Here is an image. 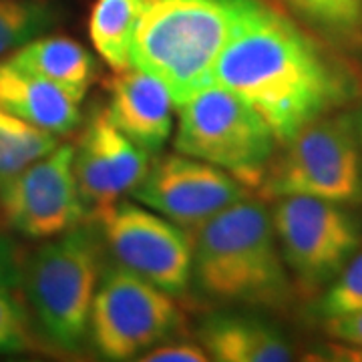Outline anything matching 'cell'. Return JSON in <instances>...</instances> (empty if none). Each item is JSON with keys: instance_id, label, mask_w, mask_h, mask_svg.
I'll return each instance as SVG.
<instances>
[{"instance_id": "3957f363", "label": "cell", "mask_w": 362, "mask_h": 362, "mask_svg": "<svg viewBox=\"0 0 362 362\" xmlns=\"http://www.w3.org/2000/svg\"><path fill=\"white\" fill-rule=\"evenodd\" d=\"M244 0H153L137 26L131 66L157 77L175 107L214 83Z\"/></svg>"}, {"instance_id": "cb8c5ba5", "label": "cell", "mask_w": 362, "mask_h": 362, "mask_svg": "<svg viewBox=\"0 0 362 362\" xmlns=\"http://www.w3.org/2000/svg\"><path fill=\"white\" fill-rule=\"evenodd\" d=\"M324 326H326V332L337 342L362 352V310L337 318V320H328L324 322Z\"/></svg>"}, {"instance_id": "ac0fdd59", "label": "cell", "mask_w": 362, "mask_h": 362, "mask_svg": "<svg viewBox=\"0 0 362 362\" xmlns=\"http://www.w3.org/2000/svg\"><path fill=\"white\" fill-rule=\"evenodd\" d=\"M153 0H97L89 18L93 49L117 73L131 66V47Z\"/></svg>"}, {"instance_id": "5bb4252c", "label": "cell", "mask_w": 362, "mask_h": 362, "mask_svg": "<svg viewBox=\"0 0 362 362\" xmlns=\"http://www.w3.org/2000/svg\"><path fill=\"white\" fill-rule=\"evenodd\" d=\"M197 342L216 362L294 361L292 342L259 312L226 308L209 314L197 328Z\"/></svg>"}, {"instance_id": "e0dca14e", "label": "cell", "mask_w": 362, "mask_h": 362, "mask_svg": "<svg viewBox=\"0 0 362 362\" xmlns=\"http://www.w3.org/2000/svg\"><path fill=\"white\" fill-rule=\"evenodd\" d=\"M362 69V0H268Z\"/></svg>"}, {"instance_id": "4fadbf2b", "label": "cell", "mask_w": 362, "mask_h": 362, "mask_svg": "<svg viewBox=\"0 0 362 362\" xmlns=\"http://www.w3.org/2000/svg\"><path fill=\"white\" fill-rule=\"evenodd\" d=\"M109 119L131 141L157 156L173 133V99L168 87L141 69L127 66L107 78Z\"/></svg>"}, {"instance_id": "44dd1931", "label": "cell", "mask_w": 362, "mask_h": 362, "mask_svg": "<svg viewBox=\"0 0 362 362\" xmlns=\"http://www.w3.org/2000/svg\"><path fill=\"white\" fill-rule=\"evenodd\" d=\"M316 316L328 322L362 310V246L316 300Z\"/></svg>"}, {"instance_id": "603a6c76", "label": "cell", "mask_w": 362, "mask_h": 362, "mask_svg": "<svg viewBox=\"0 0 362 362\" xmlns=\"http://www.w3.org/2000/svg\"><path fill=\"white\" fill-rule=\"evenodd\" d=\"M139 362H207L206 349L194 340H175V337L145 350Z\"/></svg>"}, {"instance_id": "7402d4cb", "label": "cell", "mask_w": 362, "mask_h": 362, "mask_svg": "<svg viewBox=\"0 0 362 362\" xmlns=\"http://www.w3.org/2000/svg\"><path fill=\"white\" fill-rule=\"evenodd\" d=\"M35 326L26 304L11 286H0V354L26 352L35 346Z\"/></svg>"}, {"instance_id": "d4e9b609", "label": "cell", "mask_w": 362, "mask_h": 362, "mask_svg": "<svg viewBox=\"0 0 362 362\" xmlns=\"http://www.w3.org/2000/svg\"><path fill=\"white\" fill-rule=\"evenodd\" d=\"M21 270L13 246L0 238V286H16L21 282Z\"/></svg>"}, {"instance_id": "7c38bea8", "label": "cell", "mask_w": 362, "mask_h": 362, "mask_svg": "<svg viewBox=\"0 0 362 362\" xmlns=\"http://www.w3.org/2000/svg\"><path fill=\"white\" fill-rule=\"evenodd\" d=\"M73 147L75 177L90 218L133 194L151 168V153L117 129L105 109L90 117Z\"/></svg>"}, {"instance_id": "6da1fadb", "label": "cell", "mask_w": 362, "mask_h": 362, "mask_svg": "<svg viewBox=\"0 0 362 362\" xmlns=\"http://www.w3.org/2000/svg\"><path fill=\"white\" fill-rule=\"evenodd\" d=\"M214 83L242 97L284 145L362 95V69L268 0H244Z\"/></svg>"}, {"instance_id": "ffe728a7", "label": "cell", "mask_w": 362, "mask_h": 362, "mask_svg": "<svg viewBox=\"0 0 362 362\" xmlns=\"http://www.w3.org/2000/svg\"><path fill=\"white\" fill-rule=\"evenodd\" d=\"M61 21L51 0H0V59L47 35Z\"/></svg>"}, {"instance_id": "9c48e42d", "label": "cell", "mask_w": 362, "mask_h": 362, "mask_svg": "<svg viewBox=\"0 0 362 362\" xmlns=\"http://www.w3.org/2000/svg\"><path fill=\"white\" fill-rule=\"evenodd\" d=\"M103 247L121 268L173 298L192 288L194 235L153 209L117 202L93 216Z\"/></svg>"}, {"instance_id": "484cf974", "label": "cell", "mask_w": 362, "mask_h": 362, "mask_svg": "<svg viewBox=\"0 0 362 362\" xmlns=\"http://www.w3.org/2000/svg\"><path fill=\"white\" fill-rule=\"evenodd\" d=\"M352 117H354V129H356V139H358V145H361L362 151V101L361 105L352 111Z\"/></svg>"}, {"instance_id": "8992f818", "label": "cell", "mask_w": 362, "mask_h": 362, "mask_svg": "<svg viewBox=\"0 0 362 362\" xmlns=\"http://www.w3.org/2000/svg\"><path fill=\"white\" fill-rule=\"evenodd\" d=\"M270 199L310 195L342 206L362 202V151L352 111L322 117L278 147L258 189Z\"/></svg>"}, {"instance_id": "277c9868", "label": "cell", "mask_w": 362, "mask_h": 362, "mask_svg": "<svg viewBox=\"0 0 362 362\" xmlns=\"http://www.w3.org/2000/svg\"><path fill=\"white\" fill-rule=\"evenodd\" d=\"M97 226L85 221L51 238L21 270L26 310L52 349L78 352L89 340L93 300L105 268Z\"/></svg>"}, {"instance_id": "30bf717a", "label": "cell", "mask_w": 362, "mask_h": 362, "mask_svg": "<svg viewBox=\"0 0 362 362\" xmlns=\"http://www.w3.org/2000/svg\"><path fill=\"white\" fill-rule=\"evenodd\" d=\"M73 157V145H57L0 185V218L8 230L30 240H51L87 220Z\"/></svg>"}, {"instance_id": "d6986e66", "label": "cell", "mask_w": 362, "mask_h": 362, "mask_svg": "<svg viewBox=\"0 0 362 362\" xmlns=\"http://www.w3.org/2000/svg\"><path fill=\"white\" fill-rule=\"evenodd\" d=\"M59 137L0 109V185L51 153Z\"/></svg>"}, {"instance_id": "52a82bcc", "label": "cell", "mask_w": 362, "mask_h": 362, "mask_svg": "<svg viewBox=\"0 0 362 362\" xmlns=\"http://www.w3.org/2000/svg\"><path fill=\"white\" fill-rule=\"evenodd\" d=\"M349 207L310 195L274 199V232L300 296H320L362 246V221Z\"/></svg>"}, {"instance_id": "5b68a950", "label": "cell", "mask_w": 362, "mask_h": 362, "mask_svg": "<svg viewBox=\"0 0 362 362\" xmlns=\"http://www.w3.org/2000/svg\"><path fill=\"white\" fill-rule=\"evenodd\" d=\"M177 109L173 147L259 189L280 143L268 123L232 90L211 83Z\"/></svg>"}, {"instance_id": "ba28073f", "label": "cell", "mask_w": 362, "mask_h": 362, "mask_svg": "<svg viewBox=\"0 0 362 362\" xmlns=\"http://www.w3.org/2000/svg\"><path fill=\"white\" fill-rule=\"evenodd\" d=\"M183 326L177 298L115 262L105 264L93 300L89 342L105 361H137Z\"/></svg>"}, {"instance_id": "2e32d148", "label": "cell", "mask_w": 362, "mask_h": 362, "mask_svg": "<svg viewBox=\"0 0 362 362\" xmlns=\"http://www.w3.org/2000/svg\"><path fill=\"white\" fill-rule=\"evenodd\" d=\"M6 59L13 65L63 87L81 103L97 73L90 52L77 40L59 35H40Z\"/></svg>"}, {"instance_id": "7a4b0ae2", "label": "cell", "mask_w": 362, "mask_h": 362, "mask_svg": "<svg viewBox=\"0 0 362 362\" xmlns=\"http://www.w3.org/2000/svg\"><path fill=\"white\" fill-rule=\"evenodd\" d=\"M192 288L232 310L282 314L294 304L298 292L262 199L250 195L194 233Z\"/></svg>"}, {"instance_id": "9a60e30c", "label": "cell", "mask_w": 362, "mask_h": 362, "mask_svg": "<svg viewBox=\"0 0 362 362\" xmlns=\"http://www.w3.org/2000/svg\"><path fill=\"white\" fill-rule=\"evenodd\" d=\"M0 109L61 137L83 121L81 101L63 87L0 59Z\"/></svg>"}, {"instance_id": "8fae6325", "label": "cell", "mask_w": 362, "mask_h": 362, "mask_svg": "<svg viewBox=\"0 0 362 362\" xmlns=\"http://www.w3.org/2000/svg\"><path fill=\"white\" fill-rule=\"evenodd\" d=\"M131 195L194 235L223 209L252 194L228 171L175 151L153 161Z\"/></svg>"}]
</instances>
